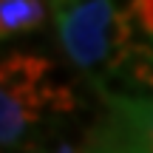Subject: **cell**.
Segmentation results:
<instances>
[{"mask_svg":"<svg viewBox=\"0 0 153 153\" xmlns=\"http://www.w3.org/2000/svg\"><path fill=\"white\" fill-rule=\"evenodd\" d=\"M116 6L105 0H91V3H57L54 20L60 31V43L65 54L71 57L76 68H94L97 62L108 60L111 48V23H114Z\"/></svg>","mask_w":153,"mask_h":153,"instance_id":"obj_1","label":"cell"},{"mask_svg":"<svg viewBox=\"0 0 153 153\" xmlns=\"http://www.w3.org/2000/svg\"><path fill=\"white\" fill-rule=\"evenodd\" d=\"M45 65H48V60L37 57V54H11V57H6L3 65H0L3 94H14L17 97V94L34 91Z\"/></svg>","mask_w":153,"mask_h":153,"instance_id":"obj_2","label":"cell"},{"mask_svg":"<svg viewBox=\"0 0 153 153\" xmlns=\"http://www.w3.org/2000/svg\"><path fill=\"white\" fill-rule=\"evenodd\" d=\"M116 122L142 153H153V99L116 108Z\"/></svg>","mask_w":153,"mask_h":153,"instance_id":"obj_3","label":"cell"},{"mask_svg":"<svg viewBox=\"0 0 153 153\" xmlns=\"http://www.w3.org/2000/svg\"><path fill=\"white\" fill-rule=\"evenodd\" d=\"M45 6L34 0H3L0 6V34L9 37L17 31H31L43 23Z\"/></svg>","mask_w":153,"mask_h":153,"instance_id":"obj_4","label":"cell"},{"mask_svg":"<svg viewBox=\"0 0 153 153\" xmlns=\"http://www.w3.org/2000/svg\"><path fill=\"white\" fill-rule=\"evenodd\" d=\"M26 125H31V119L20 105V99L11 94H3L0 97V142L6 150L20 142V136L26 133Z\"/></svg>","mask_w":153,"mask_h":153,"instance_id":"obj_5","label":"cell"},{"mask_svg":"<svg viewBox=\"0 0 153 153\" xmlns=\"http://www.w3.org/2000/svg\"><path fill=\"white\" fill-rule=\"evenodd\" d=\"M94 150L97 153H142L136 145H133V139L125 133V128H122L119 122H114V128H111L108 133L97 136Z\"/></svg>","mask_w":153,"mask_h":153,"instance_id":"obj_6","label":"cell"},{"mask_svg":"<svg viewBox=\"0 0 153 153\" xmlns=\"http://www.w3.org/2000/svg\"><path fill=\"white\" fill-rule=\"evenodd\" d=\"M133 9L139 11V17H142L145 28L153 34V0H136V3H133Z\"/></svg>","mask_w":153,"mask_h":153,"instance_id":"obj_7","label":"cell"},{"mask_svg":"<svg viewBox=\"0 0 153 153\" xmlns=\"http://www.w3.org/2000/svg\"><path fill=\"white\" fill-rule=\"evenodd\" d=\"M91 153H97V150H91Z\"/></svg>","mask_w":153,"mask_h":153,"instance_id":"obj_8","label":"cell"}]
</instances>
